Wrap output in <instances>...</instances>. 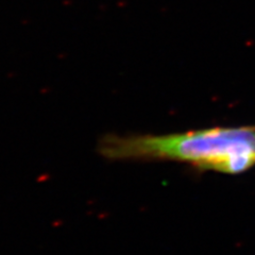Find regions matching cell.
<instances>
[{"label": "cell", "mask_w": 255, "mask_h": 255, "mask_svg": "<svg viewBox=\"0 0 255 255\" xmlns=\"http://www.w3.org/2000/svg\"><path fill=\"white\" fill-rule=\"evenodd\" d=\"M98 153L110 161L171 159L205 169L239 173L255 164V130L209 129L171 135L103 136Z\"/></svg>", "instance_id": "6da1fadb"}]
</instances>
